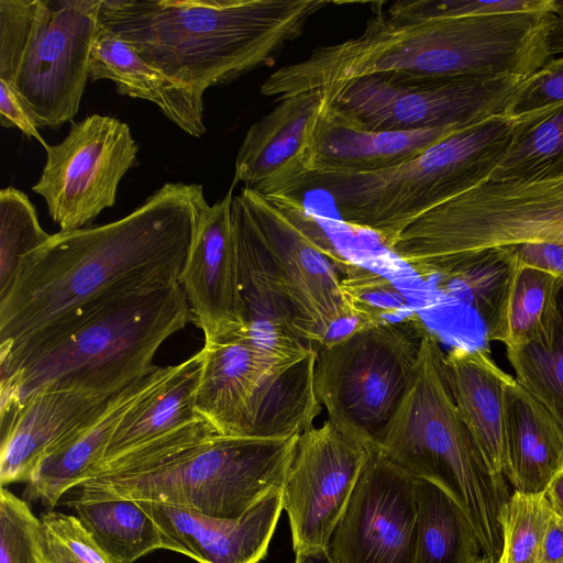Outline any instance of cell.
I'll use <instances>...</instances> for the list:
<instances>
[{
  "instance_id": "cell-23",
  "label": "cell",
  "mask_w": 563,
  "mask_h": 563,
  "mask_svg": "<svg viewBox=\"0 0 563 563\" xmlns=\"http://www.w3.org/2000/svg\"><path fill=\"white\" fill-rule=\"evenodd\" d=\"M444 369L460 416L489 471L506 479V394L516 382L484 346H455Z\"/></svg>"
},
{
  "instance_id": "cell-35",
  "label": "cell",
  "mask_w": 563,
  "mask_h": 563,
  "mask_svg": "<svg viewBox=\"0 0 563 563\" xmlns=\"http://www.w3.org/2000/svg\"><path fill=\"white\" fill-rule=\"evenodd\" d=\"M555 4L556 0H406L391 3L383 12L391 20L410 22L450 16L553 11Z\"/></svg>"
},
{
  "instance_id": "cell-30",
  "label": "cell",
  "mask_w": 563,
  "mask_h": 563,
  "mask_svg": "<svg viewBox=\"0 0 563 563\" xmlns=\"http://www.w3.org/2000/svg\"><path fill=\"white\" fill-rule=\"evenodd\" d=\"M518 117L514 140L490 177H563V101Z\"/></svg>"
},
{
  "instance_id": "cell-16",
  "label": "cell",
  "mask_w": 563,
  "mask_h": 563,
  "mask_svg": "<svg viewBox=\"0 0 563 563\" xmlns=\"http://www.w3.org/2000/svg\"><path fill=\"white\" fill-rule=\"evenodd\" d=\"M416 519L415 477L376 445L328 550L336 563H415Z\"/></svg>"
},
{
  "instance_id": "cell-33",
  "label": "cell",
  "mask_w": 563,
  "mask_h": 563,
  "mask_svg": "<svg viewBox=\"0 0 563 563\" xmlns=\"http://www.w3.org/2000/svg\"><path fill=\"white\" fill-rule=\"evenodd\" d=\"M552 511L544 492L514 490L500 515V563H537L539 548Z\"/></svg>"
},
{
  "instance_id": "cell-5",
  "label": "cell",
  "mask_w": 563,
  "mask_h": 563,
  "mask_svg": "<svg viewBox=\"0 0 563 563\" xmlns=\"http://www.w3.org/2000/svg\"><path fill=\"white\" fill-rule=\"evenodd\" d=\"M444 355L429 331L415 377L376 445L412 477L446 492L468 518L482 555L497 563L503 552L499 520L510 493L506 479L487 467L460 416L445 376Z\"/></svg>"
},
{
  "instance_id": "cell-9",
  "label": "cell",
  "mask_w": 563,
  "mask_h": 563,
  "mask_svg": "<svg viewBox=\"0 0 563 563\" xmlns=\"http://www.w3.org/2000/svg\"><path fill=\"white\" fill-rule=\"evenodd\" d=\"M563 243V177L493 178L413 220L387 246L422 277L490 249Z\"/></svg>"
},
{
  "instance_id": "cell-34",
  "label": "cell",
  "mask_w": 563,
  "mask_h": 563,
  "mask_svg": "<svg viewBox=\"0 0 563 563\" xmlns=\"http://www.w3.org/2000/svg\"><path fill=\"white\" fill-rule=\"evenodd\" d=\"M353 313L354 325H371L394 320L406 307V299L386 277L357 263L341 279Z\"/></svg>"
},
{
  "instance_id": "cell-15",
  "label": "cell",
  "mask_w": 563,
  "mask_h": 563,
  "mask_svg": "<svg viewBox=\"0 0 563 563\" xmlns=\"http://www.w3.org/2000/svg\"><path fill=\"white\" fill-rule=\"evenodd\" d=\"M375 448L330 420L299 435L282 488L295 552L328 548Z\"/></svg>"
},
{
  "instance_id": "cell-32",
  "label": "cell",
  "mask_w": 563,
  "mask_h": 563,
  "mask_svg": "<svg viewBox=\"0 0 563 563\" xmlns=\"http://www.w3.org/2000/svg\"><path fill=\"white\" fill-rule=\"evenodd\" d=\"M507 351L516 382L563 428V332L553 343L534 342Z\"/></svg>"
},
{
  "instance_id": "cell-24",
  "label": "cell",
  "mask_w": 563,
  "mask_h": 563,
  "mask_svg": "<svg viewBox=\"0 0 563 563\" xmlns=\"http://www.w3.org/2000/svg\"><path fill=\"white\" fill-rule=\"evenodd\" d=\"M89 78L110 80L120 95L153 102L191 136L206 132L203 92L170 78L100 24L91 49Z\"/></svg>"
},
{
  "instance_id": "cell-4",
  "label": "cell",
  "mask_w": 563,
  "mask_h": 563,
  "mask_svg": "<svg viewBox=\"0 0 563 563\" xmlns=\"http://www.w3.org/2000/svg\"><path fill=\"white\" fill-rule=\"evenodd\" d=\"M194 321L179 283L106 303L44 344L0 356V408L40 390L112 397L148 374L154 356Z\"/></svg>"
},
{
  "instance_id": "cell-39",
  "label": "cell",
  "mask_w": 563,
  "mask_h": 563,
  "mask_svg": "<svg viewBox=\"0 0 563 563\" xmlns=\"http://www.w3.org/2000/svg\"><path fill=\"white\" fill-rule=\"evenodd\" d=\"M0 124L3 128H16L24 135L35 139L45 150L48 146L16 92L2 80H0Z\"/></svg>"
},
{
  "instance_id": "cell-1",
  "label": "cell",
  "mask_w": 563,
  "mask_h": 563,
  "mask_svg": "<svg viewBox=\"0 0 563 563\" xmlns=\"http://www.w3.org/2000/svg\"><path fill=\"white\" fill-rule=\"evenodd\" d=\"M209 208L202 186L166 183L121 219L51 234L0 298V347L46 343L106 303L179 283Z\"/></svg>"
},
{
  "instance_id": "cell-2",
  "label": "cell",
  "mask_w": 563,
  "mask_h": 563,
  "mask_svg": "<svg viewBox=\"0 0 563 563\" xmlns=\"http://www.w3.org/2000/svg\"><path fill=\"white\" fill-rule=\"evenodd\" d=\"M553 11L395 21L377 9L364 30L274 71L261 93L278 100L374 74L528 77L550 58Z\"/></svg>"
},
{
  "instance_id": "cell-22",
  "label": "cell",
  "mask_w": 563,
  "mask_h": 563,
  "mask_svg": "<svg viewBox=\"0 0 563 563\" xmlns=\"http://www.w3.org/2000/svg\"><path fill=\"white\" fill-rule=\"evenodd\" d=\"M112 397L40 390L0 408L1 486L26 483L40 460Z\"/></svg>"
},
{
  "instance_id": "cell-45",
  "label": "cell",
  "mask_w": 563,
  "mask_h": 563,
  "mask_svg": "<svg viewBox=\"0 0 563 563\" xmlns=\"http://www.w3.org/2000/svg\"><path fill=\"white\" fill-rule=\"evenodd\" d=\"M476 563H493V562H490L488 559L482 556ZM497 563H500V562H497Z\"/></svg>"
},
{
  "instance_id": "cell-8",
  "label": "cell",
  "mask_w": 563,
  "mask_h": 563,
  "mask_svg": "<svg viewBox=\"0 0 563 563\" xmlns=\"http://www.w3.org/2000/svg\"><path fill=\"white\" fill-rule=\"evenodd\" d=\"M196 410L220 435H300L321 412L313 385L317 349L272 350L241 330L205 341Z\"/></svg>"
},
{
  "instance_id": "cell-12",
  "label": "cell",
  "mask_w": 563,
  "mask_h": 563,
  "mask_svg": "<svg viewBox=\"0 0 563 563\" xmlns=\"http://www.w3.org/2000/svg\"><path fill=\"white\" fill-rule=\"evenodd\" d=\"M235 198L296 334L321 346L340 322L353 320L339 272L345 275L354 262L314 240L260 192L243 187Z\"/></svg>"
},
{
  "instance_id": "cell-36",
  "label": "cell",
  "mask_w": 563,
  "mask_h": 563,
  "mask_svg": "<svg viewBox=\"0 0 563 563\" xmlns=\"http://www.w3.org/2000/svg\"><path fill=\"white\" fill-rule=\"evenodd\" d=\"M40 520L43 563H115L76 516L51 510Z\"/></svg>"
},
{
  "instance_id": "cell-18",
  "label": "cell",
  "mask_w": 563,
  "mask_h": 563,
  "mask_svg": "<svg viewBox=\"0 0 563 563\" xmlns=\"http://www.w3.org/2000/svg\"><path fill=\"white\" fill-rule=\"evenodd\" d=\"M325 96L314 89L285 97L247 130L231 187L243 183L263 196L294 195L309 174L312 122Z\"/></svg>"
},
{
  "instance_id": "cell-20",
  "label": "cell",
  "mask_w": 563,
  "mask_h": 563,
  "mask_svg": "<svg viewBox=\"0 0 563 563\" xmlns=\"http://www.w3.org/2000/svg\"><path fill=\"white\" fill-rule=\"evenodd\" d=\"M464 128L372 130L325 96L311 126L308 176L318 173H363L389 168L418 156Z\"/></svg>"
},
{
  "instance_id": "cell-11",
  "label": "cell",
  "mask_w": 563,
  "mask_h": 563,
  "mask_svg": "<svg viewBox=\"0 0 563 563\" xmlns=\"http://www.w3.org/2000/svg\"><path fill=\"white\" fill-rule=\"evenodd\" d=\"M428 332L410 313L354 325L319 346L313 385L328 420L376 444L415 377Z\"/></svg>"
},
{
  "instance_id": "cell-29",
  "label": "cell",
  "mask_w": 563,
  "mask_h": 563,
  "mask_svg": "<svg viewBox=\"0 0 563 563\" xmlns=\"http://www.w3.org/2000/svg\"><path fill=\"white\" fill-rule=\"evenodd\" d=\"M70 506L98 545L115 563H134L147 553L163 549L157 525L136 500L78 495Z\"/></svg>"
},
{
  "instance_id": "cell-17",
  "label": "cell",
  "mask_w": 563,
  "mask_h": 563,
  "mask_svg": "<svg viewBox=\"0 0 563 563\" xmlns=\"http://www.w3.org/2000/svg\"><path fill=\"white\" fill-rule=\"evenodd\" d=\"M233 187L210 206L197 228L179 284L205 341L240 331L245 324L236 240Z\"/></svg>"
},
{
  "instance_id": "cell-21",
  "label": "cell",
  "mask_w": 563,
  "mask_h": 563,
  "mask_svg": "<svg viewBox=\"0 0 563 563\" xmlns=\"http://www.w3.org/2000/svg\"><path fill=\"white\" fill-rule=\"evenodd\" d=\"M173 369L174 365L155 366L148 374L114 395L54 445L40 460L26 482L24 499L54 507L64 494L79 487L103 459L126 412L163 383Z\"/></svg>"
},
{
  "instance_id": "cell-31",
  "label": "cell",
  "mask_w": 563,
  "mask_h": 563,
  "mask_svg": "<svg viewBox=\"0 0 563 563\" xmlns=\"http://www.w3.org/2000/svg\"><path fill=\"white\" fill-rule=\"evenodd\" d=\"M49 236L26 194L14 187L0 190V298L9 289L23 258Z\"/></svg>"
},
{
  "instance_id": "cell-44",
  "label": "cell",
  "mask_w": 563,
  "mask_h": 563,
  "mask_svg": "<svg viewBox=\"0 0 563 563\" xmlns=\"http://www.w3.org/2000/svg\"><path fill=\"white\" fill-rule=\"evenodd\" d=\"M295 563H336L328 548H317L296 552Z\"/></svg>"
},
{
  "instance_id": "cell-42",
  "label": "cell",
  "mask_w": 563,
  "mask_h": 563,
  "mask_svg": "<svg viewBox=\"0 0 563 563\" xmlns=\"http://www.w3.org/2000/svg\"><path fill=\"white\" fill-rule=\"evenodd\" d=\"M551 58L563 55V0H556L548 38Z\"/></svg>"
},
{
  "instance_id": "cell-43",
  "label": "cell",
  "mask_w": 563,
  "mask_h": 563,
  "mask_svg": "<svg viewBox=\"0 0 563 563\" xmlns=\"http://www.w3.org/2000/svg\"><path fill=\"white\" fill-rule=\"evenodd\" d=\"M551 511L563 518V470L543 490Z\"/></svg>"
},
{
  "instance_id": "cell-38",
  "label": "cell",
  "mask_w": 563,
  "mask_h": 563,
  "mask_svg": "<svg viewBox=\"0 0 563 563\" xmlns=\"http://www.w3.org/2000/svg\"><path fill=\"white\" fill-rule=\"evenodd\" d=\"M562 101L563 55H560L528 77L509 104L507 115L518 117Z\"/></svg>"
},
{
  "instance_id": "cell-19",
  "label": "cell",
  "mask_w": 563,
  "mask_h": 563,
  "mask_svg": "<svg viewBox=\"0 0 563 563\" xmlns=\"http://www.w3.org/2000/svg\"><path fill=\"white\" fill-rule=\"evenodd\" d=\"M157 525L163 549L198 563H258L265 558L283 511L275 489L238 518H220L194 509L137 501Z\"/></svg>"
},
{
  "instance_id": "cell-26",
  "label": "cell",
  "mask_w": 563,
  "mask_h": 563,
  "mask_svg": "<svg viewBox=\"0 0 563 563\" xmlns=\"http://www.w3.org/2000/svg\"><path fill=\"white\" fill-rule=\"evenodd\" d=\"M562 287L560 278L520 262L514 253L489 320L487 341H498L506 350L534 342L553 343L561 329L558 297Z\"/></svg>"
},
{
  "instance_id": "cell-6",
  "label": "cell",
  "mask_w": 563,
  "mask_h": 563,
  "mask_svg": "<svg viewBox=\"0 0 563 563\" xmlns=\"http://www.w3.org/2000/svg\"><path fill=\"white\" fill-rule=\"evenodd\" d=\"M519 121V117L493 115L396 166L311 174L303 187L327 190L346 224L375 233L388 246L424 212L489 178L507 153Z\"/></svg>"
},
{
  "instance_id": "cell-37",
  "label": "cell",
  "mask_w": 563,
  "mask_h": 563,
  "mask_svg": "<svg viewBox=\"0 0 563 563\" xmlns=\"http://www.w3.org/2000/svg\"><path fill=\"white\" fill-rule=\"evenodd\" d=\"M42 526L24 499L1 486L0 563H43Z\"/></svg>"
},
{
  "instance_id": "cell-28",
  "label": "cell",
  "mask_w": 563,
  "mask_h": 563,
  "mask_svg": "<svg viewBox=\"0 0 563 563\" xmlns=\"http://www.w3.org/2000/svg\"><path fill=\"white\" fill-rule=\"evenodd\" d=\"M415 563H476L483 555L459 504L438 485L415 478Z\"/></svg>"
},
{
  "instance_id": "cell-27",
  "label": "cell",
  "mask_w": 563,
  "mask_h": 563,
  "mask_svg": "<svg viewBox=\"0 0 563 563\" xmlns=\"http://www.w3.org/2000/svg\"><path fill=\"white\" fill-rule=\"evenodd\" d=\"M202 363L200 350L175 365L163 383L141 398L121 420L97 465L201 418L196 410V394Z\"/></svg>"
},
{
  "instance_id": "cell-13",
  "label": "cell",
  "mask_w": 563,
  "mask_h": 563,
  "mask_svg": "<svg viewBox=\"0 0 563 563\" xmlns=\"http://www.w3.org/2000/svg\"><path fill=\"white\" fill-rule=\"evenodd\" d=\"M528 77H417L384 73L350 80L323 92L372 130L464 128L507 114Z\"/></svg>"
},
{
  "instance_id": "cell-41",
  "label": "cell",
  "mask_w": 563,
  "mask_h": 563,
  "mask_svg": "<svg viewBox=\"0 0 563 563\" xmlns=\"http://www.w3.org/2000/svg\"><path fill=\"white\" fill-rule=\"evenodd\" d=\"M537 563H563V518L553 512L541 540Z\"/></svg>"
},
{
  "instance_id": "cell-40",
  "label": "cell",
  "mask_w": 563,
  "mask_h": 563,
  "mask_svg": "<svg viewBox=\"0 0 563 563\" xmlns=\"http://www.w3.org/2000/svg\"><path fill=\"white\" fill-rule=\"evenodd\" d=\"M512 249L520 262L551 273L563 282V243L531 242Z\"/></svg>"
},
{
  "instance_id": "cell-14",
  "label": "cell",
  "mask_w": 563,
  "mask_h": 563,
  "mask_svg": "<svg viewBox=\"0 0 563 563\" xmlns=\"http://www.w3.org/2000/svg\"><path fill=\"white\" fill-rule=\"evenodd\" d=\"M45 151L46 162L32 191L67 232L88 227L115 205L119 184L134 166L139 146L126 123L91 114L73 123L66 137Z\"/></svg>"
},
{
  "instance_id": "cell-3",
  "label": "cell",
  "mask_w": 563,
  "mask_h": 563,
  "mask_svg": "<svg viewBox=\"0 0 563 563\" xmlns=\"http://www.w3.org/2000/svg\"><path fill=\"white\" fill-rule=\"evenodd\" d=\"M327 0H101L98 22L147 63L205 93L274 65Z\"/></svg>"
},
{
  "instance_id": "cell-25",
  "label": "cell",
  "mask_w": 563,
  "mask_h": 563,
  "mask_svg": "<svg viewBox=\"0 0 563 563\" xmlns=\"http://www.w3.org/2000/svg\"><path fill=\"white\" fill-rule=\"evenodd\" d=\"M506 451L514 490L543 492L563 470V428L517 382L506 394Z\"/></svg>"
},
{
  "instance_id": "cell-7",
  "label": "cell",
  "mask_w": 563,
  "mask_h": 563,
  "mask_svg": "<svg viewBox=\"0 0 563 563\" xmlns=\"http://www.w3.org/2000/svg\"><path fill=\"white\" fill-rule=\"evenodd\" d=\"M298 438L214 434L151 465L87 478L79 495L169 504L238 518L283 488Z\"/></svg>"
},
{
  "instance_id": "cell-10",
  "label": "cell",
  "mask_w": 563,
  "mask_h": 563,
  "mask_svg": "<svg viewBox=\"0 0 563 563\" xmlns=\"http://www.w3.org/2000/svg\"><path fill=\"white\" fill-rule=\"evenodd\" d=\"M101 0H0V80L38 129L77 114Z\"/></svg>"
}]
</instances>
